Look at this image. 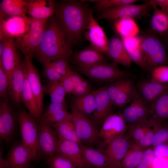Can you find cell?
Listing matches in <instances>:
<instances>
[{"instance_id":"obj_55","label":"cell","mask_w":168,"mask_h":168,"mask_svg":"<svg viewBox=\"0 0 168 168\" xmlns=\"http://www.w3.org/2000/svg\"><path fill=\"white\" fill-rule=\"evenodd\" d=\"M154 1L160 9L168 13V0H154Z\"/></svg>"},{"instance_id":"obj_15","label":"cell","mask_w":168,"mask_h":168,"mask_svg":"<svg viewBox=\"0 0 168 168\" xmlns=\"http://www.w3.org/2000/svg\"><path fill=\"white\" fill-rule=\"evenodd\" d=\"M38 143L42 157L46 158L56 153L58 138L52 127L39 122Z\"/></svg>"},{"instance_id":"obj_29","label":"cell","mask_w":168,"mask_h":168,"mask_svg":"<svg viewBox=\"0 0 168 168\" xmlns=\"http://www.w3.org/2000/svg\"><path fill=\"white\" fill-rule=\"evenodd\" d=\"M153 10L151 21V30L163 36L168 33V13L159 8L154 0H150Z\"/></svg>"},{"instance_id":"obj_32","label":"cell","mask_w":168,"mask_h":168,"mask_svg":"<svg viewBox=\"0 0 168 168\" xmlns=\"http://www.w3.org/2000/svg\"><path fill=\"white\" fill-rule=\"evenodd\" d=\"M122 39L132 62L142 70L146 71L140 47L139 36L137 35L133 37L122 38Z\"/></svg>"},{"instance_id":"obj_17","label":"cell","mask_w":168,"mask_h":168,"mask_svg":"<svg viewBox=\"0 0 168 168\" xmlns=\"http://www.w3.org/2000/svg\"><path fill=\"white\" fill-rule=\"evenodd\" d=\"M8 99H1L0 102V137L6 143L13 137L15 128V118Z\"/></svg>"},{"instance_id":"obj_14","label":"cell","mask_w":168,"mask_h":168,"mask_svg":"<svg viewBox=\"0 0 168 168\" xmlns=\"http://www.w3.org/2000/svg\"><path fill=\"white\" fill-rule=\"evenodd\" d=\"M122 114L128 126L149 122L150 111L138 94Z\"/></svg>"},{"instance_id":"obj_19","label":"cell","mask_w":168,"mask_h":168,"mask_svg":"<svg viewBox=\"0 0 168 168\" xmlns=\"http://www.w3.org/2000/svg\"><path fill=\"white\" fill-rule=\"evenodd\" d=\"M128 136L124 135L115 138L104 145V152L119 168L120 164L129 150L132 143Z\"/></svg>"},{"instance_id":"obj_4","label":"cell","mask_w":168,"mask_h":168,"mask_svg":"<svg viewBox=\"0 0 168 168\" xmlns=\"http://www.w3.org/2000/svg\"><path fill=\"white\" fill-rule=\"evenodd\" d=\"M17 116L21 141L31 152L34 161H38L42 156L38 143L37 122L28 112L23 109L19 110Z\"/></svg>"},{"instance_id":"obj_10","label":"cell","mask_w":168,"mask_h":168,"mask_svg":"<svg viewBox=\"0 0 168 168\" xmlns=\"http://www.w3.org/2000/svg\"><path fill=\"white\" fill-rule=\"evenodd\" d=\"M128 128L122 114H111L102 124L99 131L100 138L103 143H107L124 135Z\"/></svg>"},{"instance_id":"obj_8","label":"cell","mask_w":168,"mask_h":168,"mask_svg":"<svg viewBox=\"0 0 168 168\" xmlns=\"http://www.w3.org/2000/svg\"><path fill=\"white\" fill-rule=\"evenodd\" d=\"M16 45L17 47L21 50L24 55L25 60L24 62L26 67L27 79L35 98L39 114L41 117L43 110L44 92L39 73L32 63V56L26 52L21 40H17Z\"/></svg>"},{"instance_id":"obj_43","label":"cell","mask_w":168,"mask_h":168,"mask_svg":"<svg viewBox=\"0 0 168 168\" xmlns=\"http://www.w3.org/2000/svg\"><path fill=\"white\" fill-rule=\"evenodd\" d=\"M150 81L161 83H168V65L157 67L151 70Z\"/></svg>"},{"instance_id":"obj_1","label":"cell","mask_w":168,"mask_h":168,"mask_svg":"<svg viewBox=\"0 0 168 168\" xmlns=\"http://www.w3.org/2000/svg\"><path fill=\"white\" fill-rule=\"evenodd\" d=\"M90 10L81 1L55 2L54 18L72 44L81 39L88 24Z\"/></svg>"},{"instance_id":"obj_9","label":"cell","mask_w":168,"mask_h":168,"mask_svg":"<svg viewBox=\"0 0 168 168\" xmlns=\"http://www.w3.org/2000/svg\"><path fill=\"white\" fill-rule=\"evenodd\" d=\"M28 31L21 39L26 52L32 56L39 47L49 19L39 20L29 18Z\"/></svg>"},{"instance_id":"obj_40","label":"cell","mask_w":168,"mask_h":168,"mask_svg":"<svg viewBox=\"0 0 168 168\" xmlns=\"http://www.w3.org/2000/svg\"><path fill=\"white\" fill-rule=\"evenodd\" d=\"M45 160L49 168H77L70 161L57 154Z\"/></svg>"},{"instance_id":"obj_39","label":"cell","mask_w":168,"mask_h":168,"mask_svg":"<svg viewBox=\"0 0 168 168\" xmlns=\"http://www.w3.org/2000/svg\"><path fill=\"white\" fill-rule=\"evenodd\" d=\"M71 113L64 110L49 116L43 119H40L39 122L44 123L51 127L61 123L68 121H72Z\"/></svg>"},{"instance_id":"obj_38","label":"cell","mask_w":168,"mask_h":168,"mask_svg":"<svg viewBox=\"0 0 168 168\" xmlns=\"http://www.w3.org/2000/svg\"><path fill=\"white\" fill-rule=\"evenodd\" d=\"M69 74L73 85L74 96H81L92 91L89 83L78 73L71 69Z\"/></svg>"},{"instance_id":"obj_37","label":"cell","mask_w":168,"mask_h":168,"mask_svg":"<svg viewBox=\"0 0 168 168\" xmlns=\"http://www.w3.org/2000/svg\"><path fill=\"white\" fill-rule=\"evenodd\" d=\"M44 93L50 97L51 102L55 103L65 102L67 93L60 82H49L43 86Z\"/></svg>"},{"instance_id":"obj_21","label":"cell","mask_w":168,"mask_h":168,"mask_svg":"<svg viewBox=\"0 0 168 168\" xmlns=\"http://www.w3.org/2000/svg\"><path fill=\"white\" fill-rule=\"evenodd\" d=\"M10 168L25 166L34 161V157L29 149L21 141L13 144L6 158Z\"/></svg>"},{"instance_id":"obj_3","label":"cell","mask_w":168,"mask_h":168,"mask_svg":"<svg viewBox=\"0 0 168 168\" xmlns=\"http://www.w3.org/2000/svg\"><path fill=\"white\" fill-rule=\"evenodd\" d=\"M140 47L146 71L157 67L167 65V51L160 37L151 29L140 36Z\"/></svg>"},{"instance_id":"obj_28","label":"cell","mask_w":168,"mask_h":168,"mask_svg":"<svg viewBox=\"0 0 168 168\" xmlns=\"http://www.w3.org/2000/svg\"><path fill=\"white\" fill-rule=\"evenodd\" d=\"M149 122L153 124H162L168 120V90L153 103L150 110Z\"/></svg>"},{"instance_id":"obj_50","label":"cell","mask_w":168,"mask_h":168,"mask_svg":"<svg viewBox=\"0 0 168 168\" xmlns=\"http://www.w3.org/2000/svg\"><path fill=\"white\" fill-rule=\"evenodd\" d=\"M64 110H67V105L66 102L63 103L51 102L48 106L44 114L41 115L40 119H45Z\"/></svg>"},{"instance_id":"obj_6","label":"cell","mask_w":168,"mask_h":168,"mask_svg":"<svg viewBox=\"0 0 168 168\" xmlns=\"http://www.w3.org/2000/svg\"><path fill=\"white\" fill-rule=\"evenodd\" d=\"M77 71L94 80L111 83L126 78H131V73L121 69L117 63L113 62L100 63L87 69L78 68Z\"/></svg>"},{"instance_id":"obj_49","label":"cell","mask_w":168,"mask_h":168,"mask_svg":"<svg viewBox=\"0 0 168 168\" xmlns=\"http://www.w3.org/2000/svg\"><path fill=\"white\" fill-rule=\"evenodd\" d=\"M155 157L153 150L148 147L144 150L142 161L136 168H149L151 167Z\"/></svg>"},{"instance_id":"obj_41","label":"cell","mask_w":168,"mask_h":168,"mask_svg":"<svg viewBox=\"0 0 168 168\" xmlns=\"http://www.w3.org/2000/svg\"><path fill=\"white\" fill-rule=\"evenodd\" d=\"M149 123L141 124L128 126L130 129V138H132L134 142L137 143L144 136L148 130L152 126Z\"/></svg>"},{"instance_id":"obj_11","label":"cell","mask_w":168,"mask_h":168,"mask_svg":"<svg viewBox=\"0 0 168 168\" xmlns=\"http://www.w3.org/2000/svg\"><path fill=\"white\" fill-rule=\"evenodd\" d=\"M0 40L10 37H22L29 31V18L24 16H14L6 20L0 16Z\"/></svg>"},{"instance_id":"obj_48","label":"cell","mask_w":168,"mask_h":168,"mask_svg":"<svg viewBox=\"0 0 168 168\" xmlns=\"http://www.w3.org/2000/svg\"><path fill=\"white\" fill-rule=\"evenodd\" d=\"M126 78L117 80L107 85V92L113 104L117 94L124 84Z\"/></svg>"},{"instance_id":"obj_23","label":"cell","mask_w":168,"mask_h":168,"mask_svg":"<svg viewBox=\"0 0 168 168\" xmlns=\"http://www.w3.org/2000/svg\"><path fill=\"white\" fill-rule=\"evenodd\" d=\"M83 155L90 167L96 168H119L113 161L100 150L81 144Z\"/></svg>"},{"instance_id":"obj_54","label":"cell","mask_w":168,"mask_h":168,"mask_svg":"<svg viewBox=\"0 0 168 168\" xmlns=\"http://www.w3.org/2000/svg\"><path fill=\"white\" fill-rule=\"evenodd\" d=\"M151 168H168V157H155Z\"/></svg>"},{"instance_id":"obj_57","label":"cell","mask_w":168,"mask_h":168,"mask_svg":"<svg viewBox=\"0 0 168 168\" xmlns=\"http://www.w3.org/2000/svg\"><path fill=\"white\" fill-rule=\"evenodd\" d=\"M162 37H163L164 39V40L165 44L168 48V33Z\"/></svg>"},{"instance_id":"obj_42","label":"cell","mask_w":168,"mask_h":168,"mask_svg":"<svg viewBox=\"0 0 168 168\" xmlns=\"http://www.w3.org/2000/svg\"><path fill=\"white\" fill-rule=\"evenodd\" d=\"M168 141V125L157 124L152 141L151 146L154 148Z\"/></svg>"},{"instance_id":"obj_46","label":"cell","mask_w":168,"mask_h":168,"mask_svg":"<svg viewBox=\"0 0 168 168\" xmlns=\"http://www.w3.org/2000/svg\"><path fill=\"white\" fill-rule=\"evenodd\" d=\"M9 81L7 75L0 63V97L1 99H8Z\"/></svg>"},{"instance_id":"obj_22","label":"cell","mask_w":168,"mask_h":168,"mask_svg":"<svg viewBox=\"0 0 168 168\" xmlns=\"http://www.w3.org/2000/svg\"><path fill=\"white\" fill-rule=\"evenodd\" d=\"M14 39L10 37L3 39L5 41V46L0 57V63L7 75L9 83L19 58L16 53L17 47Z\"/></svg>"},{"instance_id":"obj_2","label":"cell","mask_w":168,"mask_h":168,"mask_svg":"<svg viewBox=\"0 0 168 168\" xmlns=\"http://www.w3.org/2000/svg\"><path fill=\"white\" fill-rule=\"evenodd\" d=\"M72 44L53 16L49 19L40 45L33 57L41 63L60 58L68 60L72 53Z\"/></svg>"},{"instance_id":"obj_47","label":"cell","mask_w":168,"mask_h":168,"mask_svg":"<svg viewBox=\"0 0 168 168\" xmlns=\"http://www.w3.org/2000/svg\"><path fill=\"white\" fill-rule=\"evenodd\" d=\"M50 62L53 67L62 77L68 74L71 69L68 60L67 59L60 58Z\"/></svg>"},{"instance_id":"obj_33","label":"cell","mask_w":168,"mask_h":168,"mask_svg":"<svg viewBox=\"0 0 168 168\" xmlns=\"http://www.w3.org/2000/svg\"><path fill=\"white\" fill-rule=\"evenodd\" d=\"M72 102L77 110L88 117L93 115L96 106L94 91L81 96H74Z\"/></svg>"},{"instance_id":"obj_16","label":"cell","mask_w":168,"mask_h":168,"mask_svg":"<svg viewBox=\"0 0 168 168\" xmlns=\"http://www.w3.org/2000/svg\"><path fill=\"white\" fill-rule=\"evenodd\" d=\"M81 144L58 138L56 154L70 161L77 168H90L84 159Z\"/></svg>"},{"instance_id":"obj_7","label":"cell","mask_w":168,"mask_h":168,"mask_svg":"<svg viewBox=\"0 0 168 168\" xmlns=\"http://www.w3.org/2000/svg\"><path fill=\"white\" fill-rule=\"evenodd\" d=\"M152 9L150 1L141 4H126L104 10L98 16V20L104 19L114 21L122 19L132 18L150 16Z\"/></svg>"},{"instance_id":"obj_18","label":"cell","mask_w":168,"mask_h":168,"mask_svg":"<svg viewBox=\"0 0 168 168\" xmlns=\"http://www.w3.org/2000/svg\"><path fill=\"white\" fill-rule=\"evenodd\" d=\"M107 87V85L94 90L96 106L92 120L96 126L102 124L111 114L114 105L108 94Z\"/></svg>"},{"instance_id":"obj_56","label":"cell","mask_w":168,"mask_h":168,"mask_svg":"<svg viewBox=\"0 0 168 168\" xmlns=\"http://www.w3.org/2000/svg\"><path fill=\"white\" fill-rule=\"evenodd\" d=\"M3 148H0V168H10V165L6 159L3 157Z\"/></svg>"},{"instance_id":"obj_44","label":"cell","mask_w":168,"mask_h":168,"mask_svg":"<svg viewBox=\"0 0 168 168\" xmlns=\"http://www.w3.org/2000/svg\"><path fill=\"white\" fill-rule=\"evenodd\" d=\"M136 0H99L96 3L97 8L103 11L126 4L134 3Z\"/></svg>"},{"instance_id":"obj_24","label":"cell","mask_w":168,"mask_h":168,"mask_svg":"<svg viewBox=\"0 0 168 168\" xmlns=\"http://www.w3.org/2000/svg\"><path fill=\"white\" fill-rule=\"evenodd\" d=\"M74 59L78 68L83 69L90 68L106 61L104 54L91 45L76 54Z\"/></svg>"},{"instance_id":"obj_53","label":"cell","mask_w":168,"mask_h":168,"mask_svg":"<svg viewBox=\"0 0 168 168\" xmlns=\"http://www.w3.org/2000/svg\"><path fill=\"white\" fill-rule=\"evenodd\" d=\"M155 157H168V143H163L154 148Z\"/></svg>"},{"instance_id":"obj_13","label":"cell","mask_w":168,"mask_h":168,"mask_svg":"<svg viewBox=\"0 0 168 168\" xmlns=\"http://www.w3.org/2000/svg\"><path fill=\"white\" fill-rule=\"evenodd\" d=\"M86 30L85 36L90 42V45L108 57L109 40L103 29L94 18L91 9Z\"/></svg>"},{"instance_id":"obj_12","label":"cell","mask_w":168,"mask_h":168,"mask_svg":"<svg viewBox=\"0 0 168 168\" xmlns=\"http://www.w3.org/2000/svg\"><path fill=\"white\" fill-rule=\"evenodd\" d=\"M136 85L139 96L149 111L154 102L168 90V83L150 80H141Z\"/></svg>"},{"instance_id":"obj_27","label":"cell","mask_w":168,"mask_h":168,"mask_svg":"<svg viewBox=\"0 0 168 168\" xmlns=\"http://www.w3.org/2000/svg\"><path fill=\"white\" fill-rule=\"evenodd\" d=\"M29 0H3L0 3V16L6 18L24 16L28 13Z\"/></svg>"},{"instance_id":"obj_34","label":"cell","mask_w":168,"mask_h":168,"mask_svg":"<svg viewBox=\"0 0 168 168\" xmlns=\"http://www.w3.org/2000/svg\"><path fill=\"white\" fill-rule=\"evenodd\" d=\"M144 149L136 142H132L119 168H136L142 161Z\"/></svg>"},{"instance_id":"obj_31","label":"cell","mask_w":168,"mask_h":168,"mask_svg":"<svg viewBox=\"0 0 168 168\" xmlns=\"http://www.w3.org/2000/svg\"><path fill=\"white\" fill-rule=\"evenodd\" d=\"M23 63L25 79L22 93L21 102L26 107L29 113L37 122H39L40 117L39 114L35 98L30 88L27 79L26 68L24 62Z\"/></svg>"},{"instance_id":"obj_58","label":"cell","mask_w":168,"mask_h":168,"mask_svg":"<svg viewBox=\"0 0 168 168\" xmlns=\"http://www.w3.org/2000/svg\"><path fill=\"white\" fill-rule=\"evenodd\" d=\"M15 168H33L31 164L24 166L22 167H16Z\"/></svg>"},{"instance_id":"obj_35","label":"cell","mask_w":168,"mask_h":168,"mask_svg":"<svg viewBox=\"0 0 168 168\" xmlns=\"http://www.w3.org/2000/svg\"><path fill=\"white\" fill-rule=\"evenodd\" d=\"M114 27L121 38L136 36L139 32L138 26L134 19L132 18L116 20L114 21Z\"/></svg>"},{"instance_id":"obj_51","label":"cell","mask_w":168,"mask_h":168,"mask_svg":"<svg viewBox=\"0 0 168 168\" xmlns=\"http://www.w3.org/2000/svg\"><path fill=\"white\" fill-rule=\"evenodd\" d=\"M156 126L157 125L152 126L148 130L143 138L136 143L144 149L147 148L149 146H151Z\"/></svg>"},{"instance_id":"obj_45","label":"cell","mask_w":168,"mask_h":168,"mask_svg":"<svg viewBox=\"0 0 168 168\" xmlns=\"http://www.w3.org/2000/svg\"><path fill=\"white\" fill-rule=\"evenodd\" d=\"M41 64L43 66V74L48 82H60L62 77L53 67L50 62H44Z\"/></svg>"},{"instance_id":"obj_36","label":"cell","mask_w":168,"mask_h":168,"mask_svg":"<svg viewBox=\"0 0 168 168\" xmlns=\"http://www.w3.org/2000/svg\"><path fill=\"white\" fill-rule=\"evenodd\" d=\"M53 127L58 139L72 141L82 144L78 138L72 121H64L56 124Z\"/></svg>"},{"instance_id":"obj_26","label":"cell","mask_w":168,"mask_h":168,"mask_svg":"<svg viewBox=\"0 0 168 168\" xmlns=\"http://www.w3.org/2000/svg\"><path fill=\"white\" fill-rule=\"evenodd\" d=\"M28 13L31 17L39 20L48 19L55 13V2L52 0H29Z\"/></svg>"},{"instance_id":"obj_52","label":"cell","mask_w":168,"mask_h":168,"mask_svg":"<svg viewBox=\"0 0 168 168\" xmlns=\"http://www.w3.org/2000/svg\"><path fill=\"white\" fill-rule=\"evenodd\" d=\"M69 72L67 75L62 77L60 82L67 93L73 95V85Z\"/></svg>"},{"instance_id":"obj_20","label":"cell","mask_w":168,"mask_h":168,"mask_svg":"<svg viewBox=\"0 0 168 168\" xmlns=\"http://www.w3.org/2000/svg\"><path fill=\"white\" fill-rule=\"evenodd\" d=\"M25 79L23 63L19 58L9 83L8 95L16 107L21 106Z\"/></svg>"},{"instance_id":"obj_5","label":"cell","mask_w":168,"mask_h":168,"mask_svg":"<svg viewBox=\"0 0 168 168\" xmlns=\"http://www.w3.org/2000/svg\"><path fill=\"white\" fill-rule=\"evenodd\" d=\"M72 122L82 144L91 147L100 139L99 131L92 120L80 112L72 102H70Z\"/></svg>"},{"instance_id":"obj_25","label":"cell","mask_w":168,"mask_h":168,"mask_svg":"<svg viewBox=\"0 0 168 168\" xmlns=\"http://www.w3.org/2000/svg\"><path fill=\"white\" fill-rule=\"evenodd\" d=\"M108 57L113 62L126 67H129L132 62L122 39L116 35L109 40Z\"/></svg>"},{"instance_id":"obj_30","label":"cell","mask_w":168,"mask_h":168,"mask_svg":"<svg viewBox=\"0 0 168 168\" xmlns=\"http://www.w3.org/2000/svg\"><path fill=\"white\" fill-rule=\"evenodd\" d=\"M138 94L136 85L132 78H127L117 94L113 104L118 107H123L131 102Z\"/></svg>"}]
</instances>
